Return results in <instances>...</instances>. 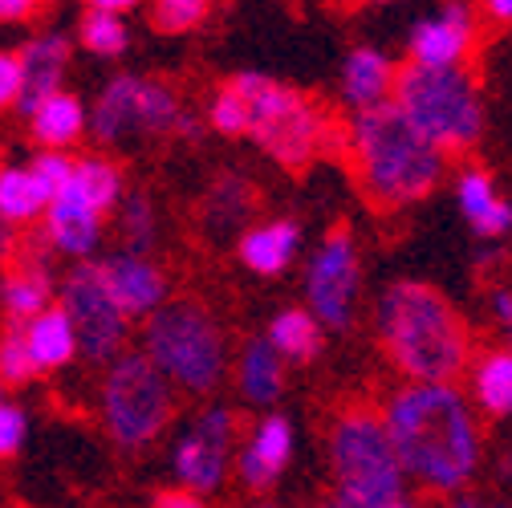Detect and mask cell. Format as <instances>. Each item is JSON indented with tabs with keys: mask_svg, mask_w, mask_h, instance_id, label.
<instances>
[{
	"mask_svg": "<svg viewBox=\"0 0 512 508\" xmlns=\"http://www.w3.org/2000/svg\"><path fill=\"white\" fill-rule=\"evenodd\" d=\"M305 297L309 309L322 317V326L342 334L354 326V305H358V248L346 228H334L322 248L313 252L309 273H305Z\"/></svg>",
	"mask_w": 512,
	"mask_h": 508,
	"instance_id": "30bf717a",
	"label": "cell"
},
{
	"mask_svg": "<svg viewBox=\"0 0 512 508\" xmlns=\"http://www.w3.org/2000/svg\"><path fill=\"white\" fill-rule=\"evenodd\" d=\"M171 378L147 350L118 354L102 378V423L126 452H139L171 419Z\"/></svg>",
	"mask_w": 512,
	"mask_h": 508,
	"instance_id": "52a82bcc",
	"label": "cell"
},
{
	"mask_svg": "<svg viewBox=\"0 0 512 508\" xmlns=\"http://www.w3.org/2000/svg\"><path fill=\"white\" fill-rule=\"evenodd\" d=\"M45 220H49V240H53V248H61L66 257H90V252L98 248L102 212L94 208V200L82 192V183H78L74 175L61 183V192L49 200Z\"/></svg>",
	"mask_w": 512,
	"mask_h": 508,
	"instance_id": "7c38bea8",
	"label": "cell"
},
{
	"mask_svg": "<svg viewBox=\"0 0 512 508\" xmlns=\"http://www.w3.org/2000/svg\"><path fill=\"white\" fill-rule=\"evenodd\" d=\"M0 374H5V383H29L37 374V362L29 354V342H25V322H17L9 334H5V346H0Z\"/></svg>",
	"mask_w": 512,
	"mask_h": 508,
	"instance_id": "d6a6232c",
	"label": "cell"
},
{
	"mask_svg": "<svg viewBox=\"0 0 512 508\" xmlns=\"http://www.w3.org/2000/svg\"><path fill=\"white\" fill-rule=\"evenodd\" d=\"M395 102L447 155L480 143L484 106L464 66H419V61H411L395 78Z\"/></svg>",
	"mask_w": 512,
	"mask_h": 508,
	"instance_id": "5b68a950",
	"label": "cell"
},
{
	"mask_svg": "<svg viewBox=\"0 0 512 508\" xmlns=\"http://www.w3.org/2000/svg\"><path fill=\"white\" fill-rule=\"evenodd\" d=\"M232 82L248 102L252 143H261V151L273 155L281 167L301 171L317 155V147H322V135H326L322 110L293 86H281L265 74H236Z\"/></svg>",
	"mask_w": 512,
	"mask_h": 508,
	"instance_id": "ba28073f",
	"label": "cell"
},
{
	"mask_svg": "<svg viewBox=\"0 0 512 508\" xmlns=\"http://www.w3.org/2000/svg\"><path fill=\"white\" fill-rule=\"evenodd\" d=\"M61 305H66V313L74 317L78 338H82V354L90 362H114L122 354L131 313L118 305V297L110 293L98 265H78L66 277V285H61Z\"/></svg>",
	"mask_w": 512,
	"mask_h": 508,
	"instance_id": "9c48e42d",
	"label": "cell"
},
{
	"mask_svg": "<svg viewBox=\"0 0 512 508\" xmlns=\"http://www.w3.org/2000/svg\"><path fill=\"white\" fill-rule=\"evenodd\" d=\"M126 41H131V37H126V25H122L118 13H110V9H90L86 13V21H82V45L90 53L118 57L126 49Z\"/></svg>",
	"mask_w": 512,
	"mask_h": 508,
	"instance_id": "f546056e",
	"label": "cell"
},
{
	"mask_svg": "<svg viewBox=\"0 0 512 508\" xmlns=\"http://www.w3.org/2000/svg\"><path fill=\"white\" fill-rule=\"evenodd\" d=\"M139 0H90V9H110V13H122V9H135Z\"/></svg>",
	"mask_w": 512,
	"mask_h": 508,
	"instance_id": "b9f144b4",
	"label": "cell"
},
{
	"mask_svg": "<svg viewBox=\"0 0 512 508\" xmlns=\"http://www.w3.org/2000/svg\"><path fill=\"white\" fill-rule=\"evenodd\" d=\"M21 82H25L21 53H5V57H0V102H5V106H17Z\"/></svg>",
	"mask_w": 512,
	"mask_h": 508,
	"instance_id": "8d00e7d4",
	"label": "cell"
},
{
	"mask_svg": "<svg viewBox=\"0 0 512 508\" xmlns=\"http://www.w3.org/2000/svg\"><path fill=\"white\" fill-rule=\"evenodd\" d=\"M25 342H29V354L37 362V374L70 366L74 354L82 350L78 326H74V317L66 313V305H57V309L49 305L45 313L29 317V322H25Z\"/></svg>",
	"mask_w": 512,
	"mask_h": 508,
	"instance_id": "ac0fdd59",
	"label": "cell"
},
{
	"mask_svg": "<svg viewBox=\"0 0 512 508\" xmlns=\"http://www.w3.org/2000/svg\"><path fill=\"white\" fill-rule=\"evenodd\" d=\"M387 427L407 476L431 492H460L480 464V431L452 383H411L387 403Z\"/></svg>",
	"mask_w": 512,
	"mask_h": 508,
	"instance_id": "6da1fadb",
	"label": "cell"
},
{
	"mask_svg": "<svg viewBox=\"0 0 512 508\" xmlns=\"http://www.w3.org/2000/svg\"><path fill=\"white\" fill-rule=\"evenodd\" d=\"M330 464H334L338 504L346 508H399L411 500L407 492L411 476L399 460L387 415L366 407L338 415L330 435Z\"/></svg>",
	"mask_w": 512,
	"mask_h": 508,
	"instance_id": "277c9868",
	"label": "cell"
},
{
	"mask_svg": "<svg viewBox=\"0 0 512 508\" xmlns=\"http://www.w3.org/2000/svg\"><path fill=\"white\" fill-rule=\"evenodd\" d=\"M37 5L41 0H0V17L5 21H25V17L37 13Z\"/></svg>",
	"mask_w": 512,
	"mask_h": 508,
	"instance_id": "f35d334b",
	"label": "cell"
},
{
	"mask_svg": "<svg viewBox=\"0 0 512 508\" xmlns=\"http://www.w3.org/2000/svg\"><path fill=\"white\" fill-rule=\"evenodd\" d=\"M496 21H512V0H484Z\"/></svg>",
	"mask_w": 512,
	"mask_h": 508,
	"instance_id": "60d3db41",
	"label": "cell"
},
{
	"mask_svg": "<svg viewBox=\"0 0 512 508\" xmlns=\"http://www.w3.org/2000/svg\"><path fill=\"white\" fill-rule=\"evenodd\" d=\"M74 167H78V163H74L70 155H61V147H45V151L33 159V167H29V171L37 175L41 192L53 200V196L61 192V183H66V179L74 175Z\"/></svg>",
	"mask_w": 512,
	"mask_h": 508,
	"instance_id": "e575fe53",
	"label": "cell"
},
{
	"mask_svg": "<svg viewBox=\"0 0 512 508\" xmlns=\"http://www.w3.org/2000/svg\"><path fill=\"white\" fill-rule=\"evenodd\" d=\"M387 358L415 383H452L468 366V330L456 305L423 281H399L374 305Z\"/></svg>",
	"mask_w": 512,
	"mask_h": 508,
	"instance_id": "3957f363",
	"label": "cell"
},
{
	"mask_svg": "<svg viewBox=\"0 0 512 508\" xmlns=\"http://www.w3.org/2000/svg\"><path fill=\"white\" fill-rule=\"evenodd\" d=\"M139 86L143 78L135 74H118L106 82V90L90 110V131L98 143H122L139 135Z\"/></svg>",
	"mask_w": 512,
	"mask_h": 508,
	"instance_id": "e0dca14e",
	"label": "cell"
},
{
	"mask_svg": "<svg viewBox=\"0 0 512 508\" xmlns=\"http://www.w3.org/2000/svg\"><path fill=\"white\" fill-rule=\"evenodd\" d=\"M66 61H70V45L66 37H33L25 49H21V70H25V82H21V94H17V110L29 118L49 94L61 90V74H66Z\"/></svg>",
	"mask_w": 512,
	"mask_h": 508,
	"instance_id": "2e32d148",
	"label": "cell"
},
{
	"mask_svg": "<svg viewBox=\"0 0 512 508\" xmlns=\"http://www.w3.org/2000/svg\"><path fill=\"white\" fill-rule=\"evenodd\" d=\"M74 179L82 183V192L94 200V208L102 216L110 208H118V200H122V175H118L114 163H106V159H78Z\"/></svg>",
	"mask_w": 512,
	"mask_h": 508,
	"instance_id": "f1b7e54d",
	"label": "cell"
},
{
	"mask_svg": "<svg viewBox=\"0 0 512 508\" xmlns=\"http://www.w3.org/2000/svg\"><path fill=\"white\" fill-rule=\"evenodd\" d=\"M508 346H512V326H508Z\"/></svg>",
	"mask_w": 512,
	"mask_h": 508,
	"instance_id": "7bdbcfd3",
	"label": "cell"
},
{
	"mask_svg": "<svg viewBox=\"0 0 512 508\" xmlns=\"http://www.w3.org/2000/svg\"><path fill=\"white\" fill-rule=\"evenodd\" d=\"M285 354L273 346V338H252L244 350H240V366H236V383H240V395L252 403V407H269L281 399L285 391Z\"/></svg>",
	"mask_w": 512,
	"mask_h": 508,
	"instance_id": "d6986e66",
	"label": "cell"
},
{
	"mask_svg": "<svg viewBox=\"0 0 512 508\" xmlns=\"http://www.w3.org/2000/svg\"><path fill=\"white\" fill-rule=\"evenodd\" d=\"M110 293L118 297V305L131 317H151L163 301H167V281L163 273L143 257V252H118V257L98 261Z\"/></svg>",
	"mask_w": 512,
	"mask_h": 508,
	"instance_id": "5bb4252c",
	"label": "cell"
},
{
	"mask_svg": "<svg viewBox=\"0 0 512 508\" xmlns=\"http://www.w3.org/2000/svg\"><path fill=\"white\" fill-rule=\"evenodd\" d=\"M228 456H232V415L224 407H212L191 423V431L179 435L171 468L183 488H191L196 496H212L224 484Z\"/></svg>",
	"mask_w": 512,
	"mask_h": 508,
	"instance_id": "8fae6325",
	"label": "cell"
},
{
	"mask_svg": "<svg viewBox=\"0 0 512 508\" xmlns=\"http://www.w3.org/2000/svg\"><path fill=\"white\" fill-rule=\"evenodd\" d=\"M395 78H399L395 66L378 49H354L342 70V98L354 110L378 106V102L395 98Z\"/></svg>",
	"mask_w": 512,
	"mask_h": 508,
	"instance_id": "7402d4cb",
	"label": "cell"
},
{
	"mask_svg": "<svg viewBox=\"0 0 512 508\" xmlns=\"http://www.w3.org/2000/svg\"><path fill=\"white\" fill-rule=\"evenodd\" d=\"M256 208V192H252V183L240 179V175H224L220 183H212V192H208V204H204V224L212 236H228L236 228L248 224Z\"/></svg>",
	"mask_w": 512,
	"mask_h": 508,
	"instance_id": "cb8c5ba5",
	"label": "cell"
},
{
	"mask_svg": "<svg viewBox=\"0 0 512 508\" xmlns=\"http://www.w3.org/2000/svg\"><path fill=\"white\" fill-rule=\"evenodd\" d=\"M143 350L159 362V370L179 391H191V395L216 391L228 366V346L220 326L212 322V313H204L191 301L159 305L147 317Z\"/></svg>",
	"mask_w": 512,
	"mask_h": 508,
	"instance_id": "8992f818",
	"label": "cell"
},
{
	"mask_svg": "<svg viewBox=\"0 0 512 508\" xmlns=\"http://www.w3.org/2000/svg\"><path fill=\"white\" fill-rule=\"evenodd\" d=\"M200 500H204V496H196V492L183 488V484H179V492H159V496H155L159 508H196Z\"/></svg>",
	"mask_w": 512,
	"mask_h": 508,
	"instance_id": "74e56055",
	"label": "cell"
},
{
	"mask_svg": "<svg viewBox=\"0 0 512 508\" xmlns=\"http://www.w3.org/2000/svg\"><path fill=\"white\" fill-rule=\"evenodd\" d=\"M53 301V277L41 269V265H29V269H17L9 281H5V309L13 322H29V317L45 313Z\"/></svg>",
	"mask_w": 512,
	"mask_h": 508,
	"instance_id": "4316f807",
	"label": "cell"
},
{
	"mask_svg": "<svg viewBox=\"0 0 512 508\" xmlns=\"http://www.w3.org/2000/svg\"><path fill=\"white\" fill-rule=\"evenodd\" d=\"M289 460H293V423L285 415H265L240 448L236 472H240L244 488L261 492V488L277 484V476L289 468Z\"/></svg>",
	"mask_w": 512,
	"mask_h": 508,
	"instance_id": "4fadbf2b",
	"label": "cell"
},
{
	"mask_svg": "<svg viewBox=\"0 0 512 508\" xmlns=\"http://www.w3.org/2000/svg\"><path fill=\"white\" fill-rule=\"evenodd\" d=\"M456 200H460V212L464 220L472 224L476 236L484 240H496L504 232H512V204L496 192V183L484 175V171H464L460 183H456Z\"/></svg>",
	"mask_w": 512,
	"mask_h": 508,
	"instance_id": "ffe728a7",
	"label": "cell"
},
{
	"mask_svg": "<svg viewBox=\"0 0 512 508\" xmlns=\"http://www.w3.org/2000/svg\"><path fill=\"white\" fill-rule=\"evenodd\" d=\"M492 317H496L504 330L512 326V293H508V289H496V293H492Z\"/></svg>",
	"mask_w": 512,
	"mask_h": 508,
	"instance_id": "ab89813d",
	"label": "cell"
},
{
	"mask_svg": "<svg viewBox=\"0 0 512 508\" xmlns=\"http://www.w3.org/2000/svg\"><path fill=\"white\" fill-rule=\"evenodd\" d=\"M208 5L212 0H155V25L163 33H187L196 29L204 17H208Z\"/></svg>",
	"mask_w": 512,
	"mask_h": 508,
	"instance_id": "836d02e7",
	"label": "cell"
},
{
	"mask_svg": "<svg viewBox=\"0 0 512 508\" xmlns=\"http://www.w3.org/2000/svg\"><path fill=\"white\" fill-rule=\"evenodd\" d=\"M472 13L460 5H447L443 13L427 17L415 25L411 33V61H419V66H460L464 53L472 49Z\"/></svg>",
	"mask_w": 512,
	"mask_h": 508,
	"instance_id": "9a60e30c",
	"label": "cell"
},
{
	"mask_svg": "<svg viewBox=\"0 0 512 508\" xmlns=\"http://www.w3.org/2000/svg\"><path fill=\"white\" fill-rule=\"evenodd\" d=\"M297 248H301L297 220H273L261 228H248L240 236V261H244V269L261 273V277H277L293 265Z\"/></svg>",
	"mask_w": 512,
	"mask_h": 508,
	"instance_id": "44dd1931",
	"label": "cell"
},
{
	"mask_svg": "<svg viewBox=\"0 0 512 508\" xmlns=\"http://www.w3.org/2000/svg\"><path fill=\"white\" fill-rule=\"evenodd\" d=\"M29 126H33V139L41 147H70L86 131V110L74 94L57 90L29 114Z\"/></svg>",
	"mask_w": 512,
	"mask_h": 508,
	"instance_id": "603a6c76",
	"label": "cell"
},
{
	"mask_svg": "<svg viewBox=\"0 0 512 508\" xmlns=\"http://www.w3.org/2000/svg\"><path fill=\"white\" fill-rule=\"evenodd\" d=\"M118 216H122V236L131 240L135 252L151 248V240H155V204H151L143 192L126 196L122 208H118Z\"/></svg>",
	"mask_w": 512,
	"mask_h": 508,
	"instance_id": "1f68e13d",
	"label": "cell"
},
{
	"mask_svg": "<svg viewBox=\"0 0 512 508\" xmlns=\"http://www.w3.org/2000/svg\"><path fill=\"white\" fill-rule=\"evenodd\" d=\"M472 391L476 403L488 415H512V346L488 350L472 370Z\"/></svg>",
	"mask_w": 512,
	"mask_h": 508,
	"instance_id": "484cf974",
	"label": "cell"
},
{
	"mask_svg": "<svg viewBox=\"0 0 512 508\" xmlns=\"http://www.w3.org/2000/svg\"><path fill=\"white\" fill-rule=\"evenodd\" d=\"M350 151H354L362 192L378 208H403V204L431 196V187L443 175V155H447L407 118V110L395 98L354 110Z\"/></svg>",
	"mask_w": 512,
	"mask_h": 508,
	"instance_id": "7a4b0ae2",
	"label": "cell"
},
{
	"mask_svg": "<svg viewBox=\"0 0 512 508\" xmlns=\"http://www.w3.org/2000/svg\"><path fill=\"white\" fill-rule=\"evenodd\" d=\"M45 208H49V196L41 192L37 175L21 171V167H5V175H0V216H5L9 224H21V220H33Z\"/></svg>",
	"mask_w": 512,
	"mask_h": 508,
	"instance_id": "83f0119b",
	"label": "cell"
},
{
	"mask_svg": "<svg viewBox=\"0 0 512 508\" xmlns=\"http://www.w3.org/2000/svg\"><path fill=\"white\" fill-rule=\"evenodd\" d=\"M208 122H212V131L220 135H248V102L244 94L236 90V82H228L224 90H216V98L208 102Z\"/></svg>",
	"mask_w": 512,
	"mask_h": 508,
	"instance_id": "4dcf8cb0",
	"label": "cell"
},
{
	"mask_svg": "<svg viewBox=\"0 0 512 508\" xmlns=\"http://www.w3.org/2000/svg\"><path fill=\"white\" fill-rule=\"evenodd\" d=\"M269 338L289 362H313L326 346V326H322V317H317L313 309L309 313L305 309H285V313L273 317Z\"/></svg>",
	"mask_w": 512,
	"mask_h": 508,
	"instance_id": "d4e9b609",
	"label": "cell"
},
{
	"mask_svg": "<svg viewBox=\"0 0 512 508\" xmlns=\"http://www.w3.org/2000/svg\"><path fill=\"white\" fill-rule=\"evenodd\" d=\"M25 435H29V415L17 403H5L0 407V452L17 456L25 448Z\"/></svg>",
	"mask_w": 512,
	"mask_h": 508,
	"instance_id": "d590c367",
	"label": "cell"
}]
</instances>
